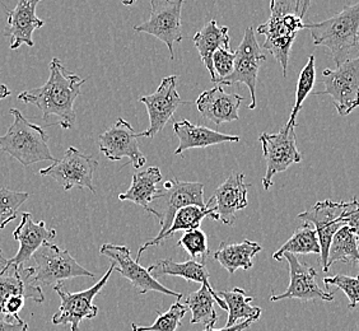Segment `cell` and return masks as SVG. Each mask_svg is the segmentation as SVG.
Segmentation results:
<instances>
[{"instance_id":"obj_1","label":"cell","mask_w":359,"mask_h":331,"mask_svg":"<svg viewBox=\"0 0 359 331\" xmlns=\"http://www.w3.org/2000/svg\"><path fill=\"white\" fill-rule=\"evenodd\" d=\"M48 70V82L39 88L23 90L18 95V100L23 104L36 106L41 111L45 121L51 116L59 119V125L64 130H68L76 123L74 102L81 95L86 79L68 73L57 58L51 60Z\"/></svg>"},{"instance_id":"obj_2","label":"cell","mask_w":359,"mask_h":331,"mask_svg":"<svg viewBox=\"0 0 359 331\" xmlns=\"http://www.w3.org/2000/svg\"><path fill=\"white\" fill-rule=\"evenodd\" d=\"M304 28L297 0H270L269 20L257 27V34L265 36L263 48L280 64L284 76H287L292 45Z\"/></svg>"},{"instance_id":"obj_3","label":"cell","mask_w":359,"mask_h":331,"mask_svg":"<svg viewBox=\"0 0 359 331\" xmlns=\"http://www.w3.org/2000/svg\"><path fill=\"white\" fill-rule=\"evenodd\" d=\"M311 32L316 46H324L332 53L335 65L349 60L353 48L359 50V1L343 8L341 12L318 23H304Z\"/></svg>"},{"instance_id":"obj_4","label":"cell","mask_w":359,"mask_h":331,"mask_svg":"<svg viewBox=\"0 0 359 331\" xmlns=\"http://www.w3.org/2000/svg\"><path fill=\"white\" fill-rule=\"evenodd\" d=\"M13 123L0 135V149L25 167L42 161L55 162L48 148V135L40 125L29 123L18 109L9 111Z\"/></svg>"},{"instance_id":"obj_5","label":"cell","mask_w":359,"mask_h":331,"mask_svg":"<svg viewBox=\"0 0 359 331\" xmlns=\"http://www.w3.org/2000/svg\"><path fill=\"white\" fill-rule=\"evenodd\" d=\"M34 279L39 285H56L73 278L87 276L93 279L95 274L78 264L68 250H62L51 242L43 243L34 254Z\"/></svg>"},{"instance_id":"obj_6","label":"cell","mask_w":359,"mask_h":331,"mask_svg":"<svg viewBox=\"0 0 359 331\" xmlns=\"http://www.w3.org/2000/svg\"><path fill=\"white\" fill-rule=\"evenodd\" d=\"M190 204L205 205L203 182H189L177 179L166 181L157 199L152 201L147 210L148 213L156 215L161 223L157 236L163 235L171 227L173 218L180 209Z\"/></svg>"},{"instance_id":"obj_7","label":"cell","mask_w":359,"mask_h":331,"mask_svg":"<svg viewBox=\"0 0 359 331\" xmlns=\"http://www.w3.org/2000/svg\"><path fill=\"white\" fill-rule=\"evenodd\" d=\"M296 125L287 123L282 130L274 134L263 133L259 137L266 163V173L262 181L265 190L273 187V177L276 173H284L290 166L302 161V154L297 148Z\"/></svg>"},{"instance_id":"obj_8","label":"cell","mask_w":359,"mask_h":331,"mask_svg":"<svg viewBox=\"0 0 359 331\" xmlns=\"http://www.w3.org/2000/svg\"><path fill=\"white\" fill-rule=\"evenodd\" d=\"M321 82L325 90L312 93L332 97L339 115H349L359 106V55L340 64L337 69H325Z\"/></svg>"},{"instance_id":"obj_9","label":"cell","mask_w":359,"mask_h":331,"mask_svg":"<svg viewBox=\"0 0 359 331\" xmlns=\"http://www.w3.org/2000/svg\"><path fill=\"white\" fill-rule=\"evenodd\" d=\"M114 270L115 264L112 262L109 270L104 273V276L93 287L82 292L70 293L62 288V284L54 285V290L57 293V296L60 297L62 304L59 311L53 316V324L69 325L70 330L79 331V326L83 320L96 318L98 307L93 304V299L107 284Z\"/></svg>"},{"instance_id":"obj_10","label":"cell","mask_w":359,"mask_h":331,"mask_svg":"<svg viewBox=\"0 0 359 331\" xmlns=\"http://www.w3.org/2000/svg\"><path fill=\"white\" fill-rule=\"evenodd\" d=\"M97 167L98 162L96 159L79 152L74 147H69L62 159H56L53 165L41 168L40 175L55 180L65 191L79 187L88 189L90 193L96 194L93 175Z\"/></svg>"},{"instance_id":"obj_11","label":"cell","mask_w":359,"mask_h":331,"mask_svg":"<svg viewBox=\"0 0 359 331\" xmlns=\"http://www.w3.org/2000/svg\"><path fill=\"white\" fill-rule=\"evenodd\" d=\"M182 4L184 0H151L152 11L149 20L134 27V31L139 34H148L165 42L172 60L175 45L182 41Z\"/></svg>"},{"instance_id":"obj_12","label":"cell","mask_w":359,"mask_h":331,"mask_svg":"<svg viewBox=\"0 0 359 331\" xmlns=\"http://www.w3.org/2000/svg\"><path fill=\"white\" fill-rule=\"evenodd\" d=\"M235 68L233 72L221 79L217 84L232 86V84H246L251 93V104L248 106L249 110L256 107V84L259 69L266 56L264 55L262 48L256 40L255 31L252 27H246L243 39L235 51Z\"/></svg>"},{"instance_id":"obj_13","label":"cell","mask_w":359,"mask_h":331,"mask_svg":"<svg viewBox=\"0 0 359 331\" xmlns=\"http://www.w3.org/2000/svg\"><path fill=\"white\" fill-rule=\"evenodd\" d=\"M100 254L112 260L115 264V269L118 270L120 276L128 279L134 288H137L139 295L143 296L148 292H158L166 296L176 297L177 299L182 298V293L168 290L159 283L152 276L151 268H143L140 262L134 260L130 254V248L124 245L104 243L100 248Z\"/></svg>"},{"instance_id":"obj_14","label":"cell","mask_w":359,"mask_h":331,"mask_svg":"<svg viewBox=\"0 0 359 331\" xmlns=\"http://www.w3.org/2000/svg\"><path fill=\"white\" fill-rule=\"evenodd\" d=\"M351 207V201H318L313 207L304 213L298 214V219L311 223L318 231V241L321 248L320 264L324 273L329 271L327 260L332 237L340 228L346 226L343 223V214Z\"/></svg>"},{"instance_id":"obj_15","label":"cell","mask_w":359,"mask_h":331,"mask_svg":"<svg viewBox=\"0 0 359 331\" xmlns=\"http://www.w3.org/2000/svg\"><path fill=\"white\" fill-rule=\"evenodd\" d=\"M177 82L179 76H166L154 93L140 98V102L145 104L149 115V126L147 130L138 133L139 138H154L172 119L180 104H187L177 92Z\"/></svg>"},{"instance_id":"obj_16","label":"cell","mask_w":359,"mask_h":331,"mask_svg":"<svg viewBox=\"0 0 359 331\" xmlns=\"http://www.w3.org/2000/svg\"><path fill=\"white\" fill-rule=\"evenodd\" d=\"M283 259L288 262L290 265V285L287 290L276 296L271 295L270 301L276 302L282 299H299V301H325V302H332L335 297V292H325L323 288H320L316 276L318 273L316 270L310 266L306 262H301L297 259V256L290 252L283 254Z\"/></svg>"},{"instance_id":"obj_17","label":"cell","mask_w":359,"mask_h":331,"mask_svg":"<svg viewBox=\"0 0 359 331\" xmlns=\"http://www.w3.org/2000/svg\"><path fill=\"white\" fill-rule=\"evenodd\" d=\"M98 139L100 151L110 161L116 162L126 157L137 170L147 163V158L139 149L138 133L124 119H118L116 124L102 133Z\"/></svg>"},{"instance_id":"obj_18","label":"cell","mask_w":359,"mask_h":331,"mask_svg":"<svg viewBox=\"0 0 359 331\" xmlns=\"http://www.w3.org/2000/svg\"><path fill=\"white\" fill-rule=\"evenodd\" d=\"M41 0H18L17 6L7 12V26L3 35L9 39V48L14 51L27 45L34 48V32L45 26V21L39 18L36 8Z\"/></svg>"},{"instance_id":"obj_19","label":"cell","mask_w":359,"mask_h":331,"mask_svg":"<svg viewBox=\"0 0 359 331\" xmlns=\"http://www.w3.org/2000/svg\"><path fill=\"white\" fill-rule=\"evenodd\" d=\"M245 173H232L221 187L215 190L210 198L215 203L217 219L227 226H233L236 214L249 205L248 189L250 184H245Z\"/></svg>"},{"instance_id":"obj_20","label":"cell","mask_w":359,"mask_h":331,"mask_svg":"<svg viewBox=\"0 0 359 331\" xmlns=\"http://www.w3.org/2000/svg\"><path fill=\"white\" fill-rule=\"evenodd\" d=\"M17 296L25 297L37 304L45 301L41 285L34 279V266H14L8 262L7 266L0 271V313L8 299Z\"/></svg>"},{"instance_id":"obj_21","label":"cell","mask_w":359,"mask_h":331,"mask_svg":"<svg viewBox=\"0 0 359 331\" xmlns=\"http://www.w3.org/2000/svg\"><path fill=\"white\" fill-rule=\"evenodd\" d=\"M245 97L237 93H227L223 86L218 84L212 90H204L196 100V107L204 118L221 125L223 123L238 121V110Z\"/></svg>"},{"instance_id":"obj_22","label":"cell","mask_w":359,"mask_h":331,"mask_svg":"<svg viewBox=\"0 0 359 331\" xmlns=\"http://www.w3.org/2000/svg\"><path fill=\"white\" fill-rule=\"evenodd\" d=\"M55 237V229H48L45 222L34 221L31 213L22 214L21 223L13 232V238L20 243V248L15 256L9 259V264L22 266L43 243L54 240Z\"/></svg>"},{"instance_id":"obj_23","label":"cell","mask_w":359,"mask_h":331,"mask_svg":"<svg viewBox=\"0 0 359 331\" xmlns=\"http://www.w3.org/2000/svg\"><path fill=\"white\" fill-rule=\"evenodd\" d=\"M173 131L179 139V147L175 154H182L187 149L207 148L222 143H238V135H228L219 131L212 130L207 126L195 125L189 120H181L173 123Z\"/></svg>"},{"instance_id":"obj_24","label":"cell","mask_w":359,"mask_h":331,"mask_svg":"<svg viewBox=\"0 0 359 331\" xmlns=\"http://www.w3.org/2000/svg\"><path fill=\"white\" fill-rule=\"evenodd\" d=\"M212 218L213 221H218L217 215H215V207H210V204L205 205H196V204H190L187 207L181 208L179 212L173 218L171 227L167 229L166 232L162 236H156L152 240L143 243L138 250V255H137V262L140 260V257L143 255L145 250H148L152 246H159L163 241H166L167 238L172 237L176 232L180 231H191L195 228L201 227V222L204 218Z\"/></svg>"},{"instance_id":"obj_25","label":"cell","mask_w":359,"mask_h":331,"mask_svg":"<svg viewBox=\"0 0 359 331\" xmlns=\"http://www.w3.org/2000/svg\"><path fill=\"white\" fill-rule=\"evenodd\" d=\"M228 27H219L215 20L207 22L201 31L194 36V45L198 48L201 62H204L208 72L210 73L212 81L215 83V69H213V54L218 48H231V39L228 34Z\"/></svg>"},{"instance_id":"obj_26","label":"cell","mask_w":359,"mask_h":331,"mask_svg":"<svg viewBox=\"0 0 359 331\" xmlns=\"http://www.w3.org/2000/svg\"><path fill=\"white\" fill-rule=\"evenodd\" d=\"M162 181V173L158 167H148L144 171L134 173L132 179V187L126 193L120 194L118 199L121 201H132L137 205L149 209L154 199H157L161 187L159 182Z\"/></svg>"},{"instance_id":"obj_27","label":"cell","mask_w":359,"mask_h":331,"mask_svg":"<svg viewBox=\"0 0 359 331\" xmlns=\"http://www.w3.org/2000/svg\"><path fill=\"white\" fill-rule=\"evenodd\" d=\"M217 304L222 310L228 311L227 304L223 301L221 296L215 292L212 285L201 284V288L190 293L187 297L185 304L191 311V324L215 325L218 321V316L215 310Z\"/></svg>"},{"instance_id":"obj_28","label":"cell","mask_w":359,"mask_h":331,"mask_svg":"<svg viewBox=\"0 0 359 331\" xmlns=\"http://www.w3.org/2000/svg\"><path fill=\"white\" fill-rule=\"evenodd\" d=\"M262 250L260 243L243 240L238 243H222L213 257L231 276H233L238 269H251L254 266V257Z\"/></svg>"},{"instance_id":"obj_29","label":"cell","mask_w":359,"mask_h":331,"mask_svg":"<svg viewBox=\"0 0 359 331\" xmlns=\"http://www.w3.org/2000/svg\"><path fill=\"white\" fill-rule=\"evenodd\" d=\"M149 268L152 270V273L156 274L180 276V278H184L187 282L210 285L209 271L204 262H198L191 259L187 262H173L172 259H166V260L154 262Z\"/></svg>"},{"instance_id":"obj_30","label":"cell","mask_w":359,"mask_h":331,"mask_svg":"<svg viewBox=\"0 0 359 331\" xmlns=\"http://www.w3.org/2000/svg\"><path fill=\"white\" fill-rule=\"evenodd\" d=\"M218 296L223 298L228 307V318L226 326H233L237 324L240 320H248V318H254L257 321L262 318V309L251 306V302L254 301V297L249 296L246 290L236 287L231 290H221L217 292Z\"/></svg>"},{"instance_id":"obj_31","label":"cell","mask_w":359,"mask_h":331,"mask_svg":"<svg viewBox=\"0 0 359 331\" xmlns=\"http://www.w3.org/2000/svg\"><path fill=\"white\" fill-rule=\"evenodd\" d=\"M290 252L294 255H309V254H321L320 241H318V231L311 223L304 222V226L297 228L290 240L284 243L282 248L274 252L273 259L280 262L283 259V254Z\"/></svg>"},{"instance_id":"obj_32","label":"cell","mask_w":359,"mask_h":331,"mask_svg":"<svg viewBox=\"0 0 359 331\" xmlns=\"http://www.w3.org/2000/svg\"><path fill=\"white\" fill-rule=\"evenodd\" d=\"M339 262L359 265L358 237L349 226H343L332 237L327 260L329 269L335 262Z\"/></svg>"},{"instance_id":"obj_33","label":"cell","mask_w":359,"mask_h":331,"mask_svg":"<svg viewBox=\"0 0 359 331\" xmlns=\"http://www.w3.org/2000/svg\"><path fill=\"white\" fill-rule=\"evenodd\" d=\"M315 81H316V60H315V56L311 55L309 58V62H306L304 69L301 70L299 76H298L296 102H294L290 120H288V123L290 124H296L298 112L302 109V104L306 101V98L310 93H312Z\"/></svg>"},{"instance_id":"obj_34","label":"cell","mask_w":359,"mask_h":331,"mask_svg":"<svg viewBox=\"0 0 359 331\" xmlns=\"http://www.w3.org/2000/svg\"><path fill=\"white\" fill-rule=\"evenodd\" d=\"M189 311L187 304H182L177 299V302L170 307L166 312H157V318L151 326H138L139 331H177V327L181 326L182 318Z\"/></svg>"},{"instance_id":"obj_35","label":"cell","mask_w":359,"mask_h":331,"mask_svg":"<svg viewBox=\"0 0 359 331\" xmlns=\"http://www.w3.org/2000/svg\"><path fill=\"white\" fill-rule=\"evenodd\" d=\"M28 198V193L12 191L7 187L0 189V229H4L17 218L18 209Z\"/></svg>"},{"instance_id":"obj_36","label":"cell","mask_w":359,"mask_h":331,"mask_svg":"<svg viewBox=\"0 0 359 331\" xmlns=\"http://www.w3.org/2000/svg\"><path fill=\"white\" fill-rule=\"evenodd\" d=\"M177 246L184 248L194 260L204 262L209 255L208 248V236L201 228H195L191 231H187L177 242Z\"/></svg>"},{"instance_id":"obj_37","label":"cell","mask_w":359,"mask_h":331,"mask_svg":"<svg viewBox=\"0 0 359 331\" xmlns=\"http://www.w3.org/2000/svg\"><path fill=\"white\" fill-rule=\"evenodd\" d=\"M324 284L329 287H335L344 292V295L349 299V310H354L359 304V274L358 276H326L324 278Z\"/></svg>"},{"instance_id":"obj_38","label":"cell","mask_w":359,"mask_h":331,"mask_svg":"<svg viewBox=\"0 0 359 331\" xmlns=\"http://www.w3.org/2000/svg\"><path fill=\"white\" fill-rule=\"evenodd\" d=\"M236 54L229 48H218L213 54V69L217 81L219 82L223 78L229 76L235 68Z\"/></svg>"},{"instance_id":"obj_39","label":"cell","mask_w":359,"mask_h":331,"mask_svg":"<svg viewBox=\"0 0 359 331\" xmlns=\"http://www.w3.org/2000/svg\"><path fill=\"white\" fill-rule=\"evenodd\" d=\"M343 223L352 228L353 232L358 237L359 243V201L353 199L351 207L343 214Z\"/></svg>"},{"instance_id":"obj_40","label":"cell","mask_w":359,"mask_h":331,"mask_svg":"<svg viewBox=\"0 0 359 331\" xmlns=\"http://www.w3.org/2000/svg\"><path fill=\"white\" fill-rule=\"evenodd\" d=\"M28 325L22 318H9L0 313V331H27Z\"/></svg>"},{"instance_id":"obj_41","label":"cell","mask_w":359,"mask_h":331,"mask_svg":"<svg viewBox=\"0 0 359 331\" xmlns=\"http://www.w3.org/2000/svg\"><path fill=\"white\" fill-rule=\"evenodd\" d=\"M255 320L254 318H248V320H245V321H242L241 324H236L233 325V326H229V327H227V326H224L223 329H215L213 326L215 325H207L205 326V329H204V331H238V330H246V329H249L250 326H251V324L254 323Z\"/></svg>"},{"instance_id":"obj_42","label":"cell","mask_w":359,"mask_h":331,"mask_svg":"<svg viewBox=\"0 0 359 331\" xmlns=\"http://www.w3.org/2000/svg\"><path fill=\"white\" fill-rule=\"evenodd\" d=\"M310 6H311V0H297L298 13L302 18H304Z\"/></svg>"},{"instance_id":"obj_43","label":"cell","mask_w":359,"mask_h":331,"mask_svg":"<svg viewBox=\"0 0 359 331\" xmlns=\"http://www.w3.org/2000/svg\"><path fill=\"white\" fill-rule=\"evenodd\" d=\"M11 95H12V92L8 88V86H6L4 83H0V101L4 100V98H7V97L11 96Z\"/></svg>"},{"instance_id":"obj_44","label":"cell","mask_w":359,"mask_h":331,"mask_svg":"<svg viewBox=\"0 0 359 331\" xmlns=\"http://www.w3.org/2000/svg\"><path fill=\"white\" fill-rule=\"evenodd\" d=\"M8 262H9V260L4 257V254H3V251L0 250V271H1V270L4 269V268L7 266Z\"/></svg>"},{"instance_id":"obj_45","label":"cell","mask_w":359,"mask_h":331,"mask_svg":"<svg viewBox=\"0 0 359 331\" xmlns=\"http://www.w3.org/2000/svg\"><path fill=\"white\" fill-rule=\"evenodd\" d=\"M121 1V4H124L126 7H129V6H133L137 0H120Z\"/></svg>"},{"instance_id":"obj_46","label":"cell","mask_w":359,"mask_h":331,"mask_svg":"<svg viewBox=\"0 0 359 331\" xmlns=\"http://www.w3.org/2000/svg\"><path fill=\"white\" fill-rule=\"evenodd\" d=\"M132 330L133 331H139L138 330V326L135 324H132Z\"/></svg>"},{"instance_id":"obj_47","label":"cell","mask_w":359,"mask_h":331,"mask_svg":"<svg viewBox=\"0 0 359 331\" xmlns=\"http://www.w3.org/2000/svg\"><path fill=\"white\" fill-rule=\"evenodd\" d=\"M0 72H1V68H0Z\"/></svg>"},{"instance_id":"obj_48","label":"cell","mask_w":359,"mask_h":331,"mask_svg":"<svg viewBox=\"0 0 359 331\" xmlns=\"http://www.w3.org/2000/svg\"><path fill=\"white\" fill-rule=\"evenodd\" d=\"M238 331H242V330H238Z\"/></svg>"}]
</instances>
